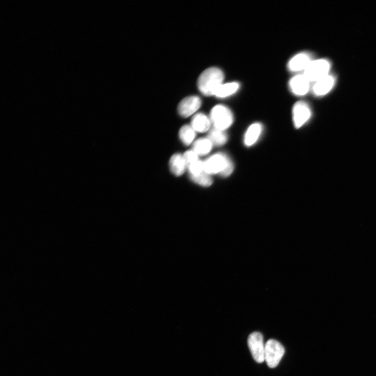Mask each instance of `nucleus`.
Here are the masks:
<instances>
[{
    "label": "nucleus",
    "instance_id": "nucleus-1",
    "mask_svg": "<svg viewBox=\"0 0 376 376\" xmlns=\"http://www.w3.org/2000/svg\"><path fill=\"white\" fill-rule=\"evenodd\" d=\"M224 75L217 67H210L205 70L200 76L198 86L204 95H215L219 87L223 84Z\"/></svg>",
    "mask_w": 376,
    "mask_h": 376
},
{
    "label": "nucleus",
    "instance_id": "nucleus-2",
    "mask_svg": "<svg viewBox=\"0 0 376 376\" xmlns=\"http://www.w3.org/2000/svg\"><path fill=\"white\" fill-rule=\"evenodd\" d=\"M205 171L209 175L219 174L224 177L230 176L234 166L232 160L225 154L219 153L204 162Z\"/></svg>",
    "mask_w": 376,
    "mask_h": 376
},
{
    "label": "nucleus",
    "instance_id": "nucleus-3",
    "mask_svg": "<svg viewBox=\"0 0 376 376\" xmlns=\"http://www.w3.org/2000/svg\"><path fill=\"white\" fill-rule=\"evenodd\" d=\"M331 63L327 59L313 60L304 71L303 75L310 82H317L329 75Z\"/></svg>",
    "mask_w": 376,
    "mask_h": 376
},
{
    "label": "nucleus",
    "instance_id": "nucleus-4",
    "mask_svg": "<svg viewBox=\"0 0 376 376\" xmlns=\"http://www.w3.org/2000/svg\"><path fill=\"white\" fill-rule=\"evenodd\" d=\"M285 353L283 346L277 340L270 339L265 345V361L271 368H276Z\"/></svg>",
    "mask_w": 376,
    "mask_h": 376
},
{
    "label": "nucleus",
    "instance_id": "nucleus-5",
    "mask_svg": "<svg viewBox=\"0 0 376 376\" xmlns=\"http://www.w3.org/2000/svg\"><path fill=\"white\" fill-rule=\"evenodd\" d=\"M210 120L215 128L225 131L232 125L234 116L232 112L227 107L217 105L211 112Z\"/></svg>",
    "mask_w": 376,
    "mask_h": 376
},
{
    "label": "nucleus",
    "instance_id": "nucleus-6",
    "mask_svg": "<svg viewBox=\"0 0 376 376\" xmlns=\"http://www.w3.org/2000/svg\"><path fill=\"white\" fill-rule=\"evenodd\" d=\"M248 345L254 359L258 363H263L265 361V346L262 334L258 332L250 334Z\"/></svg>",
    "mask_w": 376,
    "mask_h": 376
},
{
    "label": "nucleus",
    "instance_id": "nucleus-7",
    "mask_svg": "<svg viewBox=\"0 0 376 376\" xmlns=\"http://www.w3.org/2000/svg\"><path fill=\"white\" fill-rule=\"evenodd\" d=\"M311 116V110L306 102L304 101L296 102L293 110V121L296 128H301L310 120Z\"/></svg>",
    "mask_w": 376,
    "mask_h": 376
},
{
    "label": "nucleus",
    "instance_id": "nucleus-8",
    "mask_svg": "<svg viewBox=\"0 0 376 376\" xmlns=\"http://www.w3.org/2000/svg\"><path fill=\"white\" fill-rule=\"evenodd\" d=\"M201 106L200 98L196 96L187 97L180 102L178 111L183 117H188L195 113Z\"/></svg>",
    "mask_w": 376,
    "mask_h": 376
},
{
    "label": "nucleus",
    "instance_id": "nucleus-9",
    "mask_svg": "<svg viewBox=\"0 0 376 376\" xmlns=\"http://www.w3.org/2000/svg\"><path fill=\"white\" fill-rule=\"evenodd\" d=\"M310 53L301 52L295 55L289 61L288 68L291 72L305 71L313 61Z\"/></svg>",
    "mask_w": 376,
    "mask_h": 376
},
{
    "label": "nucleus",
    "instance_id": "nucleus-10",
    "mask_svg": "<svg viewBox=\"0 0 376 376\" xmlns=\"http://www.w3.org/2000/svg\"><path fill=\"white\" fill-rule=\"evenodd\" d=\"M289 87L295 95L303 96L310 91V81L303 75H297L290 81Z\"/></svg>",
    "mask_w": 376,
    "mask_h": 376
},
{
    "label": "nucleus",
    "instance_id": "nucleus-11",
    "mask_svg": "<svg viewBox=\"0 0 376 376\" xmlns=\"http://www.w3.org/2000/svg\"><path fill=\"white\" fill-rule=\"evenodd\" d=\"M335 82L334 77L328 75L316 82L313 87V93L317 96L327 94L334 87Z\"/></svg>",
    "mask_w": 376,
    "mask_h": 376
},
{
    "label": "nucleus",
    "instance_id": "nucleus-12",
    "mask_svg": "<svg viewBox=\"0 0 376 376\" xmlns=\"http://www.w3.org/2000/svg\"><path fill=\"white\" fill-rule=\"evenodd\" d=\"M187 164L183 155L175 154L171 157L169 167L171 172L177 176H182L185 172Z\"/></svg>",
    "mask_w": 376,
    "mask_h": 376
},
{
    "label": "nucleus",
    "instance_id": "nucleus-13",
    "mask_svg": "<svg viewBox=\"0 0 376 376\" xmlns=\"http://www.w3.org/2000/svg\"><path fill=\"white\" fill-rule=\"evenodd\" d=\"M262 126L259 123L252 124L247 129L244 136V144L247 147H252L258 140L262 132Z\"/></svg>",
    "mask_w": 376,
    "mask_h": 376
},
{
    "label": "nucleus",
    "instance_id": "nucleus-14",
    "mask_svg": "<svg viewBox=\"0 0 376 376\" xmlns=\"http://www.w3.org/2000/svg\"><path fill=\"white\" fill-rule=\"evenodd\" d=\"M211 121L203 114H198L192 119L191 127L195 131L200 133L206 132L211 127Z\"/></svg>",
    "mask_w": 376,
    "mask_h": 376
},
{
    "label": "nucleus",
    "instance_id": "nucleus-15",
    "mask_svg": "<svg viewBox=\"0 0 376 376\" xmlns=\"http://www.w3.org/2000/svg\"><path fill=\"white\" fill-rule=\"evenodd\" d=\"M213 146L208 138L200 139L193 144V150L198 155H206L211 152Z\"/></svg>",
    "mask_w": 376,
    "mask_h": 376
},
{
    "label": "nucleus",
    "instance_id": "nucleus-16",
    "mask_svg": "<svg viewBox=\"0 0 376 376\" xmlns=\"http://www.w3.org/2000/svg\"><path fill=\"white\" fill-rule=\"evenodd\" d=\"M208 139L211 141L213 145L220 147L226 144L228 137L224 131L220 130L214 128L210 131Z\"/></svg>",
    "mask_w": 376,
    "mask_h": 376
},
{
    "label": "nucleus",
    "instance_id": "nucleus-17",
    "mask_svg": "<svg viewBox=\"0 0 376 376\" xmlns=\"http://www.w3.org/2000/svg\"><path fill=\"white\" fill-rule=\"evenodd\" d=\"M239 88V84L237 82L223 84L218 89L215 96L218 98H224L236 93Z\"/></svg>",
    "mask_w": 376,
    "mask_h": 376
},
{
    "label": "nucleus",
    "instance_id": "nucleus-18",
    "mask_svg": "<svg viewBox=\"0 0 376 376\" xmlns=\"http://www.w3.org/2000/svg\"><path fill=\"white\" fill-rule=\"evenodd\" d=\"M195 137V132L191 126L186 125L180 131V138L186 146L190 145Z\"/></svg>",
    "mask_w": 376,
    "mask_h": 376
},
{
    "label": "nucleus",
    "instance_id": "nucleus-19",
    "mask_svg": "<svg viewBox=\"0 0 376 376\" xmlns=\"http://www.w3.org/2000/svg\"><path fill=\"white\" fill-rule=\"evenodd\" d=\"M190 178L194 183L203 187H209L213 183V181L210 175L206 172L203 173L198 175L190 176Z\"/></svg>",
    "mask_w": 376,
    "mask_h": 376
},
{
    "label": "nucleus",
    "instance_id": "nucleus-20",
    "mask_svg": "<svg viewBox=\"0 0 376 376\" xmlns=\"http://www.w3.org/2000/svg\"><path fill=\"white\" fill-rule=\"evenodd\" d=\"M190 176H195L206 172L204 163L202 160L198 161L188 166Z\"/></svg>",
    "mask_w": 376,
    "mask_h": 376
},
{
    "label": "nucleus",
    "instance_id": "nucleus-21",
    "mask_svg": "<svg viewBox=\"0 0 376 376\" xmlns=\"http://www.w3.org/2000/svg\"><path fill=\"white\" fill-rule=\"evenodd\" d=\"M187 166L198 161V155L193 151H188L183 155Z\"/></svg>",
    "mask_w": 376,
    "mask_h": 376
}]
</instances>
